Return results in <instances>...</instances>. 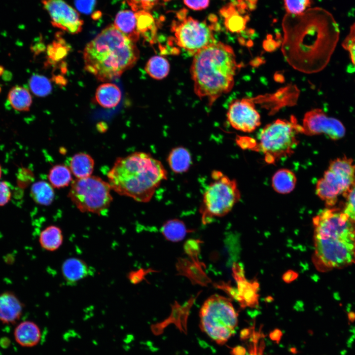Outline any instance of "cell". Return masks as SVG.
I'll return each mask as SVG.
<instances>
[{
	"mask_svg": "<svg viewBox=\"0 0 355 355\" xmlns=\"http://www.w3.org/2000/svg\"><path fill=\"white\" fill-rule=\"evenodd\" d=\"M137 27L141 35L150 43L154 42L157 27L152 16L147 11L141 10L135 12Z\"/></svg>",
	"mask_w": 355,
	"mask_h": 355,
	"instance_id": "d4e9b609",
	"label": "cell"
},
{
	"mask_svg": "<svg viewBox=\"0 0 355 355\" xmlns=\"http://www.w3.org/2000/svg\"><path fill=\"white\" fill-rule=\"evenodd\" d=\"M199 317L202 331L219 345L228 340L238 324V314L231 300L218 294L213 295L205 301Z\"/></svg>",
	"mask_w": 355,
	"mask_h": 355,
	"instance_id": "8992f818",
	"label": "cell"
},
{
	"mask_svg": "<svg viewBox=\"0 0 355 355\" xmlns=\"http://www.w3.org/2000/svg\"><path fill=\"white\" fill-rule=\"evenodd\" d=\"M183 1L187 7L195 10H200L207 8L210 3V0H183Z\"/></svg>",
	"mask_w": 355,
	"mask_h": 355,
	"instance_id": "74e56055",
	"label": "cell"
},
{
	"mask_svg": "<svg viewBox=\"0 0 355 355\" xmlns=\"http://www.w3.org/2000/svg\"><path fill=\"white\" fill-rule=\"evenodd\" d=\"M52 24L71 34L81 31L83 22L77 11L64 0H42Z\"/></svg>",
	"mask_w": 355,
	"mask_h": 355,
	"instance_id": "4fadbf2b",
	"label": "cell"
},
{
	"mask_svg": "<svg viewBox=\"0 0 355 355\" xmlns=\"http://www.w3.org/2000/svg\"><path fill=\"white\" fill-rule=\"evenodd\" d=\"M112 190L142 203L149 202L168 173L150 154L135 152L118 157L107 174Z\"/></svg>",
	"mask_w": 355,
	"mask_h": 355,
	"instance_id": "277c9868",
	"label": "cell"
},
{
	"mask_svg": "<svg viewBox=\"0 0 355 355\" xmlns=\"http://www.w3.org/2000/svg\"><path fill=\"white\" fill-rule=\"evenodd\" d=\"M282 51L295 70L311 73L327 64L338 39L339 30L332 14L314 7L300 14L287 13L282 21Z\"/></svg>",
	"mask_w": 355,
	"mask_h": 355,
	"instance_id": "6da1fadb",
	"label": "cell"
},
{
	"mask_svg": "<svg viewBox=\"0 0 355 355\" xmlns=\"http://www.w3.org/2000/svg\"><path fill=\"white\" fill-rule=\"evenodd\" d=\"M14 334L16 341L25 347H32L37 345L41 336L38 326L30 320L20 322L15 329Z\"/></svg>",
	"mask_w": 355,
	"mask_h": 355,
	"instance_id": "e0dca14e",
	"label": "cell"
},
{
	"mask_svg": "<svg viewBox=\"0 0 355 355\" xmlns=\"http://www.w3.org/2000/svg\"><path fill=\"white\" fill-rule=\"evenodd\" d=\"M311 0H284V6L287 13L300 14L307 10Z\"/></svg>",
	"mask_w": 355,
	"mask_h": 355,
	"instance_id": "d6a6232c",
	"label": "cell"
},
{
	"mask_svg": "<svg viewBox=\"0 0 355 355\" xmlns=\"http://www.w3.org/2000/svg\"><path fill=\"white\" fill-rule=\"evenodd\" d=\"M4 71L5 70L4 67L0 65V76L2 75Z\"/></svg>",
	"mask_w": 355,
	"mask_h": 355,
	"instance_id": "b9f144b4",
	"label": "cell"
},
{
	"mask_svg": "<svg viewBox=\"0 0 355 355\" xmlns=\"http://www.w3.org/2000/svg\"><path fill=\"white\" fill-rule=\"evenodd\" d=\"M83 57L85 70L105 82L132 68L139 59V51L134 42L111 24L86 44Z\"/></svg>",
	"mask_w": 355,
	"mask_h": 355,
	"instance_id": "3957f363",
	"label": "cell"
},
{
	"mask_svg": "<svg viewBox=\"0 0 355 355\" xmlns=\"http://www.w3.org/2000/svg\"><path fill=\"white\" fill-rule=\"evenodd\" d=\"M355 185V164L346 157L332 160L316 185L317 195L327 207H331L338 198L346 196Z\"/></svg>",
	"mask_w": 355,
	"mask_h": 355,
	"instance_id": "9c48e42d",
	"label": "cell"
},
{
	"mask_svg": "<svg viewBox=\"0 0 355 355\" xmlns=\"http://www.w3.org/2000/svg\"><path fill=\"white\" fill-rule=\"evenodd\" d=\"M20 185L25 186L30 183L33 178V174L28 169H21L17 178Z\"/></svg>",
	"mask_w": 355,
	"mask_h": 355,
	"instance_id": "f35d334b",
	"label": "cell"
},
{
	"mask_svg": "<svg viewBox=\"0 0 355 355\" xmlns=\"http://www.w3.org/2000/svg\"><path fill=\"white\" fill-rule=\"evenodd\" d=\"M167 161L171 170L176 174L186 172L192 163L189 151L183 146L173 148L170 151Z\"/></svg>",
	"mask_w": 355,
	"mask_h": 355,
	"instance_id": "44dd1931",
	"label": "cell"
},
{
	"mask_svg": "<svg viewBox=\"0 0 355 355\" xmlns=\"http://www.w3.org/2000/svg\"><path fill=\"white\" fill-rule=\"evenodd\" d=\"M301 126L302 134L308 136L325 134L334 140L343 138L346 131L344 125L339 120L328 116L319 108L307 112Z\"/></svg>",
	"mask_w": 355,
	"mask_h": 355,
	"instance_id": "7c38bea8",
	"label": "cell"
},
{
	"mask_svg": "<svg viewBox=\"0 0 355 355\" xmlns=\"http://www.w3.org/2000/svg\"><path fill=\"white\" fill-rule=\"evenodd\" d=\"M343 47L347 50L355 68V23L351 27L350 32L344 39Z\"/></svg>",
	"mask_w": 355,
	"mask_h": 355,
	"instance_id": "d590c367",
	"label": "cell"
},
{
	"mask_svg": "<svg viewBox=\"0 0 355 355\" xmlns=\"http://www.w3.org/2000/svg\"><path fill=\"white\" fill-rule=\"evenodd\" d=\"M3 80L8 81L11 79L12 74L8 71H4L3 74L2 75Z\"/></svg>",
	"mask_w": 355,
	"mask_h": 355,
	"instance_id": "60d3db41",
	"label": "cell"
},
{
	"mask_svg": "<svg viewBox=\"0 0 355 355\" xmlns=\"http://www.w3.org/2000/svg\"><path fill=\"white\" fill-rule=\"evenodd\" d=\"M7 99L11 106L19 111H28L32 104V97L26 88L16 85L8 92Z\"/></svg>",
	"mask_w": 355,
	"mask_h": 355,
	"instance_id": "cb8c5ba5",
	"label": "cell"
},
{
	"mask_svg": "<svg viewBox=\"0 0 355 355\" xmlns=\"http://www.w3.org/2000/svg\"><path fill=\"white\" fill-rule=\"evenodd\" d=\"M94 165V160L91 155L85 152H79L71 158L69 168L76 178H82L92 175Z\"/></svg>",
	"mask_w": 355,
	"mask_h": 355,
	"instance_id": "ffe728a7",
	"label": "cell"
},
{
	"mask_svg": "<svg viewBox=\"0 0 355 355\" xmlns=\"http://www.w3.org/2000/svg\"><path fill=\"white\" fill-rule=\"evenodd\" d=\"M71 50L70 46L60 36L49 44L47 48L48 61L49 63L58 62L63 59Z\"/></svg>",
	"mask_w": 355,
	"mask_h": 355,
	"instance_id": "4dcf8cb0",
	"label": "cell"
},
{
	"mask_svg": "<svg viewBox=\"0 0 355 355\" xmlns=\"http://www.w3.org/2000/svg\"><path fill=\"white\" fill-rule=\"evenodd\" d=\"M24 305L16 294L11 291L0 293V321L14 324L21 318Z\"/></svg>",
	"mask_w": 355,
	"mask_h": 355,
	"instance_id": "9a60e30c",
	"label": "cell"
},
{
	"mask_svg": "<svg viewBox=\"0 0 355 355\" xmlns=\"http://www.w3.org/2000/svg\"><path fill=\"white\" fill-rule=\"evenodd\" d=\"M61 272L66 284L72 285L85 278L93 275L94 270L82 259L73 257L69 258L63 262Z\"/></svg>",
	"mask_w": 355,
	"mask_h": 355,
	"instance_id": "2e32d148",
	"label": "cell"
},
{
	"mask_svg": "<svg viewBox=\"0 0 355 355\" xmlns=\"http://www.w3.org/2000/svg\"><path fill=\"white\" fill-rule=\"evenodd\" d=\"M345 197L346 202L343 211L355 223V185Z\"/></svg>",
	"mask_w": 355,
	"mask_h": 355,
	"instance_id": "e575fe53",
	"label": "cell"
},
{
	"mask_svg": "<svg viewBox=\"0 0 355 355\" xmlns=\"http://www.w3.org/2000/svg\"><path fill=\"white\" fill-rule=\"evenodd\" d=\"M1 174H2V169H1V166L0 165V178H1Z\"/></svg>",
	"mask_w": 355,
	"mask_h": 355,
	"instance_id": "ee69618b",
	"label": "cell"
},
{
	"mask_svg": "<svg viewBox=\"0 0 355 355\" xmlns=\"http://www.w3.org/2000/svg\"><path fill=\"white\" fill-rule=\"evenodd\" d=\"M71 175L69 167L63 164H58L50 169L48 174V179L53 187L61 188L70 184L72 181Z\"/></svg>",
	"mask_w": 355,
	"mask_h": 355,
	"instance_id": "4316f807",
	"label": "cell"
},
{
	"mask_svg": "<svg viewBox=\"0 0 355 355\" xmlns=\"http://www.w3.org/2000/svg\"><path fill=\"white\" fill-rule=\"evenodd\" d=\"M121 92L115 84L105 83L101 84L95 93V100L98 104L105 108L117 106L121 99Z\"/></svg>",
	"mask_w": 355,
	"mask_h": 355,
	"instance_id": "d6986e66",
	"label": "cell"
},
{
	"mask_svg": "<svg viewBox=\"0 0 355 355\" xmlns=\"http://www.w3.org/2000/svg\"><path fill=\"white\" fill-rule=\"evenodd\" d=\"M111 190L108 182L91 175L72 181L68 197L81 212L100 214L112 201Z\"/></svg>",
	"mask_w": 355,
	"mask_h": 355,
	"instance_id": "30bf717a",
	"label": "cell"
},
{
	"mask_svg": "<svg viewBox=\"0 0 355 355\" xmlns=\"http://www.w3.org/2000/svg\"><path fill=\"white\" fill-rule=\"evenodd\" d=\"M248 2L251 4L252 5L253 4H255V3L256 2L257 0H248Z\"/></svg>",
	"mask_w": 355,
	"mask_h": 355,
	"instance_id": "7bdbcfd3",
	"label": "cell"
},
{
	"mask_svg": "<svg viewBox=\"0 0 355 355\" xmlns=\"http://www.w3.org/2000/svg\"><path fill=\"white\" fill-rule=\"evenodd\" d=\"M1 86H0V93H1Z\"/></svg>",
	"mask_w": 355,
	"mask_h": 355,
	"instance_id": "f6af8a7d",
	"label": "cell"
},
{
	"mask_svg": "<svg viewBox=\"0 0 355 355\" xmlns=\"http://www.w3.org/2000/svg\"><path fill=\"white\" fill-rule=\"evenodd\" d=\"M11 191L8 183L5 181H0V206L5 205L10 201Z\"/></svg>",
	"mask_w": 355,
	"mask_h": 355,
	"instance_id": "8d00e7d4",
	"label": "cell"
},
{
	"mask_svg": "<svg viewBox=\"0 0 355 355\" xmlns=\"http://www.w3.org/2000/svg\"><path fill=\"white\" fill-rule=\"evenodd\" d=\"M312 261L320 272L355 264V223L343 211L327 207L313 218Z\"/></svg>",
	"mask_w": 355,
	"mask_h": 355,
	"instance_id": "7a4b0ae2",
	"label": "cell"
},
{
	"mask_svg": "<svg viewBox=\"0 0 355 355\" xmlns=\"http://www.w3.org/2000/svg\"><path fill=\"white\" fill-rule=\"evenodd\" d=\"M161 232L167 240L178 242L185 237L187 230L182 221L178 219H173L166 221L163 225Z\"/></svg>",
	"mask_w": 355,
	"mask_h": 355,
	"instance_id": "f546056e",
	"label": "cell"
},
{
	"mask_svg": "<svg viewBox=\"0 0 355 355\" xmlns=\"http://www.w3.org/2000/svg\"><path fill=\"white\" fill-rule=\"evenodd\" d=\"M144 69L151 77L160 80L168 75L170 71V64L164 57L156 55L148 60Z\"/></svg>",
	"mask_w": 355,
	"mask_h": 355,
	"instance_id": "83f0119b",
	"label": "cell"
},
{
	"mask_svg": "<svg viewBox=\"0 0 355 355\" xmlns=\"http://www.w3.org/2000/svg\"><path fill=\"white\" fill-rule=\"evenodd\" d=\"M185 11L178 12V20L173 22L171 30L177 44L194 55L216 41L213 34V26L209 25L206 21H199L187 17Z\"/></svg>",
	"mask_w": 355,
	"mask_h": 355,
	"instance_id": "8fae6325",
	"label": "cell"
},
{
	"mask_svg": "<svg viewBox=\"0 0 355 355\" xmlns=\"http://www.w3.org/2000/svg\"><path fill=\"white\" fill-rule=\"evenodd\" d=\"M296 181V177L292 171L287 169H281L273 175L272 186L276 192L285 194L293 190Z\"/></svg>",
	"mask_w": 355,
	"mask_h": 355,
	"instance_id": "603a6c76",
	"label": "cell"
},
{
	"mask_svg": "<svg viewBox=\"0 0 355 355\" xmlns=\"http://www.w3.org/2000/svg\"><path fill=\"white\" fill-rule=\"evenodd\" d=\"M95 4V0H76V5L80 11L85 13L90 12Z\"/></svg>",
	"mask_w": 355,
	"mask_h": 355,
	"instance_id": "ab89813d",
	"label": "cell"
},
{
	"mask_svg": "<svg viewBox=\"0 0 355 355\" xmlns=\"http://www.w3.org/2000/svg\"><path fill=\"white\" fill-rule=\"evenodd\" d=\"M227 116L233 128L244 132H252L261 124L260 116L252 99L233 101L229 106Z\"/></svg>",
	"mask_w": 355,
	"mask_h": 355,
	"instance_id": "5bb4252c",
	"label": "cell"
},
{
	"mask_svg": "<svg viewBox=\"0 0 355 355\" xmlns=\"http://www.w3.org/2000/svg\"><path fill=\"white\" fill-rule=\"evenodd\" d=\"M221 13L225 18L226 28L231 32H240L246 27L248 19L240 15L232 4L222 8Z\"/></svg>",
	"mask_w": 355,
	"mask_h": 355,
	"instance_id": "f1b7e54d",
	"label": "cell"
},
{
	"mask_svg": "<svg viewBox=\"0 0 355 355\" xmlns=\"http://www.w3.org/2000/svg\"><path fill=\"white\" fill-rule=\"evenodd\" d=\"M302 128L292 116L290 121L278 119L266 125L259 134L258 149L268 163L291 155L298 145Z\"/></svg>",
	"mask_w": 355,
	"mask_h": 355,
	"instance_id": "52a82bcc",
	"label": "cell"
},
{
	"mask_svg": "<svg viewBox=\"0 0 355 355\" xmlns=\"http://www.w3.org/2000/svg\"><path fill=\"white\" fill-rule=\"evenodd\" d=\"M30 194L36 203L42 206L51 204L55 197L53 187L49 182L43 180L36 181L32 185Z\"/></svg>",
	"mask_w": 355,
	"mask_h": 355,
	"instance_id": "484cf974",
	"label": "cell"
},
{
	"mask_svg": "<svg viewBox=\"0 0 355 355\" xmlns=\"http://www.w3.org/2000/svg\"><path fill=\"white\" fill-rule=\"evenodd\" d=\"M115 27L132 41L136 42L141 36L137 27L135 12L124 10L116 15L114 23Z\"/></svg>",
	"mask_w": 355,
	"mask_h": 355,
	"instance_id": "ac0fdd59",
	"label": "cell"
},
{
	"mask_svg": "<svg viewBox=\"0 0 355 355\" xmlns=\"http://www.w3.org/2000/svg\"><path fill=\"white\" fill-rule=\"evenodd\" d=\"M212 181L206 189L200 208L203 223L207 224L215 217L228 213L241 198V193L235 179L221 172L213 170Z\"/></svg>",
	"mask_w": 355,
	"mask_h": 355,
	"instance_id": "ba28073f",
	"label": "cell"
},
{
	"mask_svg": "<svg viewBox=\"0 0 355 355\" xmlns=\"http://www.w3.org/2000/svg\"><path fill=\"white\" fill-rule=\"evenodd\" d=\"M29 85L32 93L38 97H45L52 90L50 81L42 75H33L29 80Z\"/></svg>",
	"mask_w": 355,
	"mask_h": 355,
	"instance_id": "1f68e13d",
	"label": "cell"
},
{
	"mask_svg": "<svg viewBox=\"0 0 355 355\" xmlns=\"http://www.w3.org/2000/svg\"><path fill=\"white\" fill-rule=\"evenodd\" d=\"M237 69L233 49L221 42L204 48L193 57L190 73L195 94L211 106L233 88Z\"/></svg>",
	"mask_w": 355,
	"mask_h": 355,
	"instance_id": "5b68a950",
	"label": "cell"
},
{
	"mask_svg": "<svg viewBox=\"0 0 355 355\" xmlns=\"http://www.w3.org/2000/svg\"><path fill=\"white\" fill-rule=\"evenodd\" d=\"M64 237L61 228L56 225H49L42 230L39 236L40 247L48 251H54L62 245Z\"/></svg>",
	"mask_w": 355,
	"mask_h": 355,
	"instance_id": "7402d4cb",
	"label": "cell"
},
{
	"mask_svg": "<svg viewBox=\"0 0 355 355\" xmlns=\"http://www.w3.org/2000/svg\"><path fill=\"white\" fill-rule=\"evenodd\" d=\"M170 0H126L128 4L134 12L141 10L148 11L159 4Z\"/></svg>",
	"mask_w": 355,
	"mask_h": 355,
	"instance_id": "836d02e7",
	"label": "cell"
}]
</instances>
